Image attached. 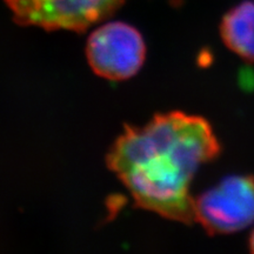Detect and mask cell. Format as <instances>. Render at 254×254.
Returning <instances> with one entry per match:
<instances>
[{
	"label": "cell",
	"mask_w": 254,
	"mask_h": 254,
	"mask_svg": "<svg viewBox=\"0 0 254 254\" xmlns=\"http://www.w3.org/2000/svg\"><path fill=\"white\" fill-rule=\"evenodd\" d=\"M5 2L19 25L82 32L110 17L124 0H5Z\"/></svg>",
	"instance_id": "4"
},
{
	"label": "cell",
	"mask_w": 254,
	"mask_h": 254,
	"mask_svg": "<svg viewBox=\"0 0 254 254\" xmlns=\"http://www.w3.org/2000/svg\"><path fill=\"white\" fill-rule=\"evenodd\" d=\"M249 245H250V250H251V252L254 253V230H253L252 234H251V237H250Z\"/></svg>",
	"instance_id": "6"
},
{
	"label": "cell",
	"mask_w": 254,
	"mask_h": 254,
	"mask_svg": "<svg viewBox=\"0 0 254 254\" xmlns=\"http://www.w3.org/2000/svg\"><path fill=\"white\" fill-rule=\"evenodd\" d=\"M221 146L207 120L183 112L158 114L142 127L125 126L106 157L135 205L170 220L195 222L190 183Z\"/></svg>",
	"instance_id": "1"
},
{
	"label": "cell",
	"mask_w": 254,
	"mask_h": 254,
	"mask_svg": "<svg viewBox=\"0 0 254 254\" xmlns=\"http://www.w3.org/2000/svg\"><path fill=\"white\" fill-rule=\"evenodd\" d=\"M195 222L211 236L231 234L254 222V177L225 178L194 198Z\"/></svg>",
	"instance_id": "2"
},
{
	"label": "cell",
	"mask_w": 254,
	"mask_h": 254,
	"mask_svg": "<svg viewBox=\"0 0 254 254\" xmlns=\"http://www.w3.org/2000/svg\"><path fill=\"white\" fill-rule=\"evenodd\" d=\"M220 34L232 52L247 62H254V4L243 2L222 19Z\"/></svg>",
	"instance_id": "5"
},
{
	"label": "cell",
	"mask_w": 254,
	"mask_h": 254,
	"mask_svg": "<svg viewBox=\"0 0 254 254\" xmlns=\"http://www.w3.org/2000/svg\"><path fill=\"white\" fill-rule=\"evenodd\" d=\"M86 57L97 75L109 80H125L141 68L146 58V44L135 27L112 21L90 34Z\"/></svg>",
	"instance_id": "3"
}]
</instances>
